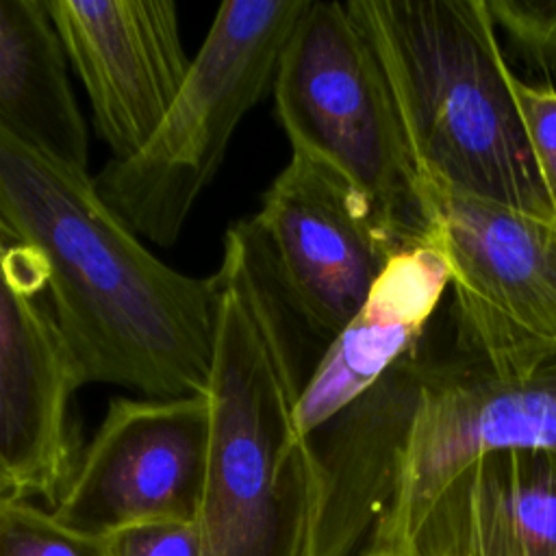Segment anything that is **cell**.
Instances as JSON below:
<instances>
[{"label":"cell","instance_id":"obj_1","mask_svg":"<svg viewBox=\"0 0 556 556\" xmlns=\"http://www.w3.org/2000/svg\"><path fill=\"white\" fill-rule=\"evenodd\" d=\"M0 232L43 256L52 313L87 382L141 397L206 393L215 278L156 258L96 178L0 135Z\"/></svg>","mask_w":556,"mask_h":556},{"label":"cell","instance_id":"obj_2","mask_svg":"<svg viewBox=\"0 0 556 556\" xmlns=\"http://www.w3.org/2000/svg\"><path fill=\"white\" fill-rule=\"evenodd\" d=\"M430 187L556 219L484 0H348Z\"/></svg>","mask_w":556,"mask_h":556},{"label":"cell","instance_id":"obj_3","mask_svg":"<svg viewBox=\"0 0 556 556\" xmlns=\"http://www.w3.org/2000/svg\"><path fill=\"white\" fill-rule=\"evenodd\" d=\"M271 89L291 152L337 172L400 250L434 237L430 189L417 172L376 52L348 2L308 0Z\"/></svg>","mask_w":556,"mask_h":556},{"label":"cell","instance_id":"obj_4","mask_svg":"<svg viewBox=\"0 0 556 556\" xmlns=\"http://www.w3.org/2000/svg\"><path fill=\"white\" fill-rule=\"evenodd\" d=\"M308 0L222 2L191 72L150 143L96 176L104 202L156 245L178 241L243 115L274 87Z\"/></svg>","mask_w":556,"mask_h":556},{"label":"cell","instance_id":"obj_5","mask_svg":"<svg viewBox=\"0 0 556 556\" xmlns=\"http://www.w3.org/2000/svg\"><path fill=\"white\" fill-rule=\"evenodd\" d=\"M304 376L282 354L239 348L211 369V450L200 556H308L315 476L295 439Z\"/></svg>","mask_w":556,"mask_h":556},{"label":"cell","instance_id":"obj_6","mask_svg":"<svg viewBox=\"0 0 556 556\" xmlns=\"http://www.w3.org/2000/svg\"><path fill=\"white\" fill-rule=\"evenodd\" d=\"M430 198L465 358L497 376L556 358V219L441 187Z\"/></svg>","mask_w":556,"mask_h":556},{"label":"cell","instance_id":"obj_7","mask_svg":"<svg viewBox=\"0 0 556 556\" xmlns=\"http://www.w3.org/2000/svg\"><path fill=\"white\" fill-rule=\"evenodd\" d=\"M0 500L56 506L80 458L74 395L87 384L48 298L43 256L0 232Z\"/></svg>","mask_w":556,"mask_h":556},{"label":"cell","instance_id":"obj_8","mask_svg":"<svg viewBox=\"0 0 556 556\" xmlns=\"http://www.w3.org/2000/svg\"><path fill=\"white\" fill-rule=\"evenodd\" d=\"M248 226L282 302L324 348L400 252L337 172L295 152Z\"/></svg>","mask_w":556,"mask_h":556},{"label":"cell","instance_id":"obj_9","mask_svg":"<svg viewBox=\"0 0 556 556\" xmlns=\"http://www.w3.org/2000/svg\"><path fill=\"white\" fill-rule=\"evenodd\" d=\"M206 395L113 397L54 508L91 536L148 521H195L208 473Z\"/></svg>","mask_w":556,"mask_h":556},{"label":"cell","instance_id":"obj_10","mask_svg":"<svg viewBox=\"0 0 556 556\" xmlns=\"http://www.w3.org/2000/svg\"><path fill=\"white\" fill-rule=\"evenodd\" d=\"M513 450L556 454V358L528 376H497L437 358L413 415L393 497L376 528L415 515L473 460Z\"/></svg>","mask_w":556,"mask_h":556},{"label":"cell","instance_id":"obj_11","mask_svg":"<svg viewBox=\"0 0 556 556\" xmlns=\"http://www.w3.org/2000/svg\"><path fill=\"white\" fill-rule=\"evenodd\" d=\"M67 59L113 161L141 152L176 96L193 59L172 0H46Z\"/></svg>","mask_w":556,"mask_h":556},{"label":"cell","instance_id":"obj_12","mask_svg":"<svg viewBox=\"0 0 556 556\" xmlns=\"http://www.w3.org/2000/svg\"><path fill=\"white\" fill-rule=\"evenodd\" d=\"M361 556H556V454L482 456Z\"/></svg>","mask_w":556,"mask_h":556},{"label":"cell","instance_id":"obj_13","mask_svg":"<svg viewBox=\"0 0 556 556\" xmlns=\"http://www.w3.org/2000/svg\"><path fill=\"white\" fill-rule=\"evenodd\" d=\"M450 282L439 224L432 239L389 258L361 308L317 356L293 417L298 441L328 424L421 343Z\"/></svg>","mask_w":556,"mask_h":556},{"label":"cell","instance_id":"obj_14","mask_svg":"<svg viewBox=\"0 0 556 556\" xmlns=\"http://www.w3.org/2000/svg\"><path fill=\"white\" fill-rule=\"evenodd\" d=\"M46 0H0V135L87 172L89 137Z\"/></svg>","mask_w":556,"mask_h":556},{"label":"cell","instance_id":"obj_15","mask_svg":"<svg viewBox=\"0 0 556 556\" xmlns=\"http://www.w3.org/2000/svg\"><path fill=\"white\" fill-rule=\"evenodd\" d=\"M0 556H113L104 536L61 523L30 500H0Z\"/></svg>","mask_w":556,"mask_h":556},{"label":"cell","instance_id":"obj_16","mask_svg":"<svg viewBox=\"0 0 556 556\" xmlns=\"http://www.w3.org/2000/svg\"><path fill=\"white\" fill-rule=\"evenodd\" d=\"M513 54L543 76L556 74V0H484Z\"/></svg>","mask_w":556,"mask_h":556},{"label":"cell","instance_id":"obj_17","mask_svg":"<svg viewBox=\"0 0 556 556\" xmlns=\"http://www.w3.org/2000/svg\"><path fill=\"white\" fill-rule=\"evenodd\" d=\"M515 96L523 115L536 167L556 213V87L532 85L517 76Z\"/></svg>","mask_w":556,"mask_h":556},{"label":"cell","instance_id":"obj_18","mask_svg":"<svg viewBox=\"0 0 556 556\" xmlns=\"http://www.w3.org/2000/svg\"><path fill=\"white\" fill-rule=\"evenodd\" d=\"M104 539L113 556H200L198 521H148Z\"/></svg>","mask_w":556,"mask_h":556}]
</instances>
